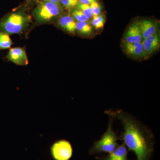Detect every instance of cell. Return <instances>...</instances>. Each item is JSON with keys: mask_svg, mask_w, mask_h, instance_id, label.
<instances>
[{"mask_svg": "<svg viewBox=\"0 0 160 160\" xmlns=\"http://www.w3.org/2000/svg\"><path fill=\"white\" fill-rule=\"evenodd\" d=\"M123 49L126 54L135 58H145L148 57L141 42L129 43L124 42Z\"/></svg>", "mask_w": 160, "mask_h": 160, "instance_id": "6", "label": "cell"}, {"mask_svg": "<svg viewBox=\"0 0 160 160\" xmlns=\"http://www.w3.org/2000/svg\"><path fill=\"white\" fill-rule=\"evenodd\" d=\"M92 25L96 29H102L106 22L105 17L103 15H99L92 18Z\"/></svg>", "mask_w": 160, "mask_h": 160, "instance_id": "15", "label": "cell"}, {"mask_svg": "<svg viewBox=\"0 0 160 160\" xmlns=\"http://www.w3.org/2000/svg\"><path fill=\"white\" fill-rule=\"evenodd\" d=\"M112 118L109 120V125L106 132L103 135L99 141L95 142L93 146V151L97 152H107L111 153L116 149V134L112 128Z\"/></svg>", "mask_w": 160, "mask_h": 160, "instance_id": "4", "label": "cell"}, {"mask_svg": "<svg viewBox=\"0 0 160 160\" xmlns=\"http://www.w3.org/2000/svg\"><path fill=\"white\" fill-rule=\"evenodd\" d=\"M12 45V42L9 35L0 32V49H9Z\"/></svg>", "mask_w": 160, "mask_h": 160, "instance_id": "14", "label": "cell"}, {"mask_svg": "<svg viewBox=\"0 0 160 160\" xmlns=\"http://www.w3.org/2000/svg\"><path fill=\"white\" fill-rule=\"evenodd\" d=\"M90 7L93 17L99 15L101 14V11H102V7H101V4L98 2H93V3L90 4Z\"/></svg>", "mask_w": 160, "mask_h": 160, "instance_id": "19", "label": "cell"}, {"mask_svg": "<svg viewBox=\"0 0 160 160\" xmlns=\"http://www.w3.org/2000/svg\"><path fill=\"white\" fill-rule=\"evenodd\" d=\"M77 22L70 15L63 16L60 18L58 24L62 29L69 33H73L76 31Z\"/></svg>", "mask_w": 160, "mask_h": 160, "instance_id": "11", "label": "cell"}, {"mask_svg": "<svg viewBox=\"0 0 160 160\" xmlns=\"http://www.w3.org/2000/svg\"><path fill=\"white\" fill-rule=\"evenodd\" d=\"M62 11L61 4L45 0L35 8L32 15L38 22L47 23L59 16Z\"/></svg>", "mask_w": 160, "mask_h": 160, "instance_id": "3", "label": "cell"}, {"mask_svg": "<svg viewBox=\"0 0 160 160\" xmlns=\"http://www.w3.org/2000/svg\"><path fill=\"white\" fill-rule=\"evenodd\" d=\"M76 30L83 35H89L92 31V27L89 22H77Z\"/></svg>", "mask_w": 160, "mask_h": 160, "instance_id": "13", "label": "cell"}, {"mask_svg": "<svg viewBox=\"0 0 160 160\" xmlns=\"http://www.w3.org/2000/svg\"><path fill=\"white\" fill-rule=\"evenodd\" d=\"M77 7L78 9H79L83 12V14L86 16V17L88 19H91L93 18V15L92 13L91 9H90V5L79 3Z\"/></svg>", "mask_w": 160, "mask_h": 160, "instance_id": "17", "label": "cell"}, {"mask_svg": "<svg viewBox=\"0 0 160 160\" xmlns=\"http://www.w3.org/2000/svg\"><path fill=\"white\" fill-rule=\"evenodd\" d=\"M112 115L119 119L124 126V131L121 138L129 150L135 152L137 160H147L149 149L147 135L141 126L130 116L122 111Z\"/></svg>", "mask_w": 160, "mask_h": 160, "instance_id": "1", "label": "cell"}, {"mask_svg": "<svg viewBox=\"0 0 160 160\" xmlns=\"http://www.w3.org/2000/svg\"><path fill=\"white\" fill-rule=\"evenodd\" d=\"M124 39V42L129 43L141 42L142 41V32L138 22H134L129 26Z\"/></svg>", "mask_w": 160, "mask_h": 160, "instance_id": "8", "label": "cell"}, {"mask_svg": "<svg viewBox=\"0 0 160 160\" xmlns=\"http://www.w3.org/2000/svg\"><path fill=\"white\" fill-rule=\"evenodd\" d=\"M45 1H49V2H52L56 3V4H60V0H45Z\"/></svg>", "mask_w": 160, "mask_h": 160, "instance_id": "21", "label": "cell"}, {"mask_svg": "<svg viewBox=\"0 0 160 160\" xmlns=\"http://www.w3.org/2000/svg\"><path fill=\"white\" fill-rule=\"evenodd\" d=\"M30 22V16L23 9H19L0 21V32L9 35L18 34L28 28Z\"/></svg>", "mask_w": 160, "mask_h": 160, "instance_id": "2", "label": "cell"}, {"mask_svg": "<svg viewBox=\"0 0 160 160\" xmlns=\"http://www.w3.org/2000/svg\"><path fill=\"white\" fill-rule=\"evenodd\" d=\"M104 160H128L126 147L124 145L118 146Z\"/></svg>", "mask_w": 160, "mask_h": 160, "instance_id": "12", "label": "cell"}, {"mask_svg": "<svg viewBox=\"0 0 160 160\" xmlns=\"http://www.w3.org/2000/svg\"><path fill=\"white\" fill-rule=\"evenodd\" d=\"M7 58L12 62L19 66H26L29 63L25 49L20 47L10 49Z\"/></svg>", "mask_w": 160, "mask_h": 160, "instance_id": "7", "label": "cell"}, {"mask_svg": "<svg viewBox=\"0 0 160 160\" xmlns=\"http://www.w3.org/2000/svg\"><path fill=\"white\" fill-rule=\"evenodd\" d=\"M60 4L66 9H71L77 7L79 0H60Z\"/></svg>", "mask_w": 160, "mask_h": 160, "instance_id": "18", "label": "cell"}, {"mask_svg": "<svg viewBox=\"0 0 160 160\" xmlns=\"http://www.w3.org/2000/svg\"><path fill=\"white\" fill-rule=\"evenodd\" d=\"M138 22L142 32V41L158 32L157 24L153 21L144 19L139 21Z\"/></svg>", "mask_w": 160, "mask_h": 160, "instance_id": "10", "label": "cell"}, {"mask_svg": "<svg viewBox=\"0 0 160 160\" xmlns=\"http://www.w3.org/2000/svg\"><path fill=\"white\" fill-rule=\"evenodd\" d=\"M98 0H79V3L86 5H90L93 2H98Z\"/></svg>", "mask_w": 160, "mask_h": 160, "instance_id": "20", "label": "cell"}, {"mask_svg": "<svg viewBox=\"0 0 160 160\" xmlns=\"http://www.w3.org/2000/svg\"><path fill=\"white\" fill-rule=\"evenodd\" d=\"M142 43L146 55L149 56L159 48V35L157 32L151 36L143 40Z\"/></svg>", "mask_w": 160, "mask_h": 160, "instance_id": "9", "label": "cell"}, {"mask_svg": "<svg viewBox=\"0 0 160 160\" xmlns=\"http://www.w3.org/2000/svg\"><path fill=\"white\" fill-rule=\"evenodd\" d=\"M72 16L77 22H89V20L86 17L82 12L78 9H72Z\"/></svg>", "mask_w": 160, "mask_h": 160, "instance_id": "16", "label": "cell"}, {"mask_svg": "<svg viewBox=\"0 0 160 160\" xmlns=\"http://www.w3.org/2000/svg\"><path fill=\"white\" fill-rule=\"evenodd\" d=\"M51 152L52 157L55 160H69L72 155V147L68 141L59 140L52 145Z\"/></svg>", "mask_w": 160, "mask_h": 160, "instance_id": "5", "label": "cell"}]
</instances>
